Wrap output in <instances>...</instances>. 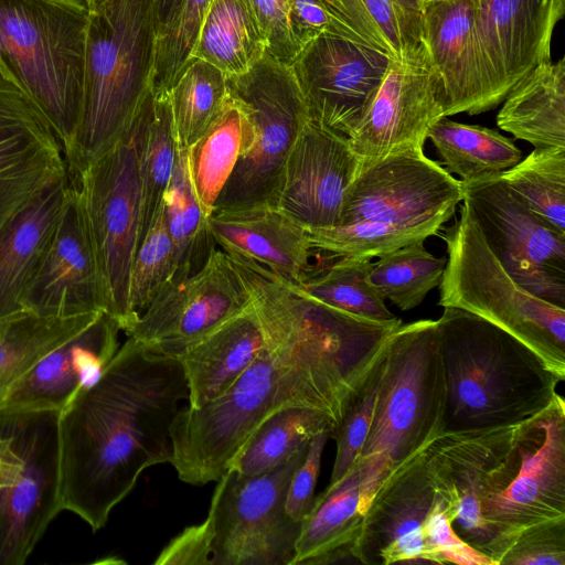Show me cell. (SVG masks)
Returning a JSON list of instances; mask_svg holds the SVG:
<instances>
[{
  "instance_id": "cell-44",
  "label": "cell",
  "mask_w": 565,
  "mask_h": 565,
  "mask_svg": "<svg viewBox=\"0 0 565 565\" xmlns=\"http://www.w3.org/2000/svg\"><path fill=\"white\" fill-rule=\"evenodd\" d=\"M212 0H184L178 17L158 33L152 92L167 95L185 67Z\"/></svg>"
},
{
  "instance_id": "cell-18",
  "label": "cell",
  "mask_w": 565,
  "mask_h": 565,
  "mask_svg": "<svg viewBox=\"0 0 565 565\" xmlns=\"http://www.w3.org/2000/svg\"><path fill=\"white\" fill-rule=\"evenodd\" d=\"M21 306L46 318L107 312V294L85 211L71 182L56 227L23 292Z\"/></svg>"
},
{
  "instance_id": "cell-56",
  "label": "cell",
  "mask_w": 565,
  "mask_h": 565,
  "mask_svg": "<svg viewBox=\"0 0 565 565\" xmlns=\"http://www.w3.org/2000/svg\"><path fill=\"white\" fill-rule=\"evenodd\" d=\"M420 1L423 2V1H427V0H420Z\"/></svg>"
},
{
  "instance_id": "cell-5",
  "label": "cell",
  "mask_w": 565,
  "mask_h": 565,
  "mask_svg": "<svg viewBox=\"0 0 565 565\" xmlns=\"http://www.w3.org/2000/svg\"><path fill=\"white\" fill-rule=\"evenodd\" d=\"M445 411L437 321L402 323L388 339L370 429L354 465L363 513L381 486L445 430Z\"/></svg>"
},
{
  "instance_id": "cell-11",
  "label": "cell",
  "mask_w": 565,
  "mask_h": 565,
  "mask_svg": "<svg viewBox=\"0 0 565 565\" xmlns=\"http://www.w3.org/2000/svg\"><path fill=\"white\" fill-rule=\"evenodd\" d=\"M300 447L276 469L244 476L230 469L214 490L211 565H289L301 522L285 511L290 480L303 461Z\"/></svg>"
},
{
  "instance_id": "cell-10",
  "label": "cell",
  "mask_w": 565,
  "mask_h": 565,
  "mask_svg": "<svg viewBox=\"0 0 565 565\" xmlns=\"http://www.w3.org/2000/svg\"><path fill=\"white\" fill-rule=\"evenodd\" d=\"M68 180L83 203L107 294V313L127 334L135 323L129 310V282L141 218L137 117L113 149Z\"/></svg>"
},
{
  "instance_id": "cell-13",
  "label": "cell",
  "mask_w": 565,
  "mask_h": 565,
  "mask_svg": "<svg viewBox=\"0 0 565 565\" xmlns=\"http://www.w3.org/2000/svg\"><path fill=\"white\" fill-rule=\"evenodd\" d=\"M60 412H6L0 420L24 458L19 481L0 491V565H22L53 519L60 499Z\"/></svg>"
},
{
  "instance_id": "cell-16",
  "label": "cell",
  "mask_w": 565,
  "mask_h": 565,
  "mask_svg": "<svg viewBox=\"0 0 565 565\" xmlns=\"http://www.w3.org/2000/svg\"><path fill=\"white\" fill-rule=\"evenodd\" d=\"M391 60L382 51L330 33L310 42L290 65L309 120L350 137L371 106Z\"/></svg>"
},
{
  "instance_id": "cell-30",
  "label": "cell",
  "mask_w": 565,
  "mask_h": 565,
  "mask_svg": "<svg viewBox=\"0 0 565 565\" xmlns=\"http://www.w3.org/2000/svg\"><path fill=\"white\" fill-rule=\"evenodd\" d=\"M360 494L355 467L335 484L327 486L301 522L289 565L331 564L353 558L351 550L363 521Z\"/></svg>"
},
{
  "instance_id": "cell-6",
  "label": "cell",
  "mask_w": 565,
  "mask_h": 565,
  "mask_svg": "<svg viewBox=\"0 0 565 565\" xmlns=\"http://www.w3.org/2000/svg\"><path fill=\"white\" fill-rule=\"evenodd\" d=\"M88 19L84 0H0V67L44 115L64 156L81 116Z\"/></svg>"
},
{
  "instance_id": "cell-41",
  "label": "cell",
  "mask_w": 565,
  "mask_h": 565,
  "mask_svg": "<svg viewBox=\"0 0 565 565\" xmlns=\"http://www.w3.org/2000/svg\"><path fill=\"white\" fill-rule=\"evenodd\" d=\"M450 216H438L418 224L358 221L348 225L308 230L312 249L339 257H380L386 253L436 235Z\"/></svg>"
},
{
  "instance_id": "cell-12",
  "label": "cell",
  "mask_w": 565,
  "mask_h": 565,
  "mask_svg": "<svg viewBox=\"0 0 565 565\" xmlns=\"http://www.w3.org/2000/svg\"><path fill=\"white\" fill-rule=\"evenodd\" d=\"M500 175L462 183V202L512 278L534 296L565 308V234L533 213Z\"/></svg>"
},
{
  "instance_id": "cell-54",
  "label": "cell",
  "mask_w": 565,
  "mask_h": 565,
  "mask_svg": "<svg viewBox=\"0 0 565 565\" xmlns=\"http://www.w3.org/2000/svg\"><path fill=\"white\" fill-rule=\"evenodd\" d=\"M184 0H153L158 33L168 26L178 17Z\"/></svg>"
},
{
  "instance_id": "cell-42",
  "label": "cell",
  "mask_w": 565,
  "mask_h": 565,
  "mask_svg": "<svg viewBox=\"0 0 565 565\" xmlns=\"http://www.w3.org/2000/svg\"><path fill=\"white\" fill-rule=\"evenodd\" d=\"M500 177L533 213L565 234V146L535 148Z\"/></svg>"
},
{
  "instance_id": "cell-21",
  "label": "cell",
  "mask_w": 565,
  "mask_h": 565,
  "mask_svg": "<svg viewBox=\"0 0 565 565\" xmlns=\"http://www.w3.org/2000/svg\"><path fill=\"white\" fill-rule=\"evenodd\" d=\"M359 166L348 137L308 120L286 159L275 209L306 231L338 226Z\"/></svg>"
},
{
  "instance_id": "cell-3",
  "label": "cell",
  "mask_w": 565,
  "mask_h": 565,
  "mask_svg": "<svg viewBox=\"0 0 565 565\" xmlns=\"http://www.w3.org/2000/svg\"><path fill=\"white\" fill-rule=\"evenodd\" d=\"M437 321L446 384L445 430L519 424L547 407L561 382L520 340L471 312Z\"/></svg>"
},
{
  "instance_id": "cell-39",
  "label": "cell",
  "mask_w": 565,
  "mask_h": 565,
  "mask_svg": "<svg viewBox=\"0 0 565 565\" xmlns=\"http://www.w3.org/2000/svg\"><path fill=\"white\" fill-rule=\"evenodd\" d=\"M167 95L177 148L186 150L225 107L226 75L211 63L193 58Z\"/></svg>"
},
{
  "instance_id": "cell-14",
  "label": "cell",
  "mask_w": 565,
  "mask_h": 565,
  "mask_svg": "<svg viewBox=\"0 0 565 565\" xmlns=\"http://www.w3.org/2000/svg\"><path fill=\"white\" fill-rule=\"evenodd\" d=\"M249 306L238 271L227 254L214 246L198 271L162 288L127 335L177 359Z\"/></svg>"
},
{
  "instance_id": "cell-20",
  "label": "cell",
  "mask_w": 565,
  "mask_h": 565,
  "mask_svg": "<svg viewBox=\"0 0 565 565\" xmlns=\"http://www.w3.org/2000/svg\"><path fill=\"white\" fill-rule=\"evenodd\" d=\"M515 425L444 430L422 452L430 481L452 515V527L489 557L493 535L481 514V497L491 469L508 450Z\"/></svg>"
},
{
  "instance_id": "cell-38",
  "label": "cell",
  "mask_w": 565,
  "mask_h": 565,
  "mask_svg": "<svg viewBox=\"0 0 565 565\" xmlns=\"http://www.w3.org/2000/svg\"><path fill=\"white\" fill-rule=\"evenodd\" d=\"M163 212L174 250V282L198 271L215 245L189 181L185 150L177 149L175 167L164 195ZM167 286V285H166Z\"/></svg>"
},
{
  "instance_id": "cell-45",
  "label": "cell",
  "mask_w": 565,
  "mask_h": 565,
  "mask_svg": "<svg viewBox=\"0 0 565 565\" xmlns=\"http://www.w3.org/2000/svg\"><path fill=\"white\" fill-rule=\"evenodd\" d=\"M173 269L174 250L162 209L139 245L131 268L129 310L135 322L169 284Z\"/></svg>"
},
{
  "instance_id": "cell-26",
  "label": "cell",
  "mask_w": 565,
  "mask_h": 565,
  "mask_svg": "<svg viewBox=\"0 0 565 565\" xmlns=\"http://www.w3.org/2000/svg\"><path fill=\"white\" fill-rule=\"evenodd\" d=\"M207 226L230 257L260 265L292 284L311 270L307 231L276 209L214 210Z\"/></svg>"
},
{
  "instance_id": "cell-48",
  "label": "cell",
  "mask_w": 565,
  "mask_h": 565,
  "mask_svg": "<svg viewBox=\"0 0 565 565\" xmlns=\"http://www.w3.org/2000/svg\"><path fill=\"white\" fill-rule=\"evenodd\" d=\"M565 565V521L521 533L500 565Z\"/></svg>"
},
{
  "instance_id": "cell-9",
  "label": "cell",
  "mask_w": 565,
  "mask_h": 565,
  "mask_svg": "<svg viewBox=\"0 0 565 565\" xmlns=\"http://www.w3.org/2000/svg\"><path fill=\"white\" fill-rule=\"evenodd\" d=\"M226 85L245 122L239 158L214 210L275 209L286 159L309 120L302 93L291 67L268 54L226 75Z\"/></svg>"
},
{
  "instance_id": "cell-4",
  "label": "cell",
  "mask_w": 565,
  "mask_h": 565,
  "mask_svg": "<svg viewBox=\"0 0 565 565\" xmlns=\"http://www.w3.org/2000/svg\"><path fill=\"white\" fill-rule=\"evenodd\" d=\"M158 30L153 0H107L89 10L81 116L65 156L70 179L130 130L152 90Z\"/></svg>"
},
{
  "instance_id": "cell-37",
  "label": "cell",
  "mask_w": 565,
  "mask_h": 565,
  "mask_svg": "<svg viewBox=\"0 0 565 565\" xmlns=\"http://www.w3.org/2000/svg\"><path fill=\"white\" fill-rule=\"evenodd\" d=\"M333 427L332 419L316 409L294 406L279 409L256 428L231 469L244 476L271 471L313 436Z\"/></svg>"
},
{
  "instance_id": "cell-40",
  "label": "cell",
  "mask_w": 565,
  "mask_h": 565,
  "mask_svg": "<svg viewBox=\"0 0 565 565\" xmlns=\"http://www.w3.org/2000/svg\"><path fill=\"white\" fill-rule=\"evenodd\" d=\"M371 258L343 256L327 268L312 269L299 284H294L308 296L333 308L376 321H392L395 317L386 307L385 298L370 280Z\"/></svg>"
},
{
  "instance_id": "cell-27",
  "label": "cell",
  "mask_w": 565,
  "mask_h": 565,
  "mask_svg": "<svg viewBox=\"0 0 565 565\" xmlns=\"http://www.w3.org/2000/svg\"><path fill=\"white\" fill-rule=\"evenodd\" d=\"M265 348L250 306L179 355L188 406L199 408L224 394Z\"/></svg>"
},
{
  "instance_id": "cell-17",
  "label": "cell",
  "mask_w": 565,
  "mask_h": 565,
  "mask_svg": "<svg viewBox=\"0 0 565 565\" xmlns=\"http://www.w3.org/2000/svg\"><path fill=\"white\" fill-rule=\"evenodd\" d=\"M66 173L51 125L0 67V237Z\"/></svg>"
},
{
  "instance_id": "cell-53",
  "label": "cell",
  "mask_w": 565,
  "mask_h": 565,
  "mask_svg": "<svg viewBox=\"0 0 565 565\" xmlns=\"http://www.w3.org/2000/svg\"><path fill=\"white\" fill-rule=\"evenodd\" d=\"M24 470V458L0 420V491L13 487Z\"/></svg>"
},
{
  "instance_id": "cell-1",
  "label": "cell",
  "mask_w": 565,
  "mask_h": 565,
  "mask_svg": "<svg viewBox=\"0 0 565 565\" xmlns=\"http://www.w3.org/2000/svg\"><path fill=\"white\" fill-rule=\"evenodd\" d=\"M184 399L179 360L128 337L58 413L62 510L100 530L145 469L171 462L170 429Z\"/></svg>"
},
{
  "instance_id": "cell-24",
  "label": "cell",
  "mask_w": 565,
  "mask_h": 565,
  "mask_svg": "<svg viewBox=\"0 0 565 565\" xmlns=\"http://www.w3.org/2000/svg\"><path fill=\"white\" fill-rule=\"evenodd\" d=\"M120 326L100 312L84 330L52 350L0 399V411L64 409L76 393L93 384L118 350Z\"/></svg>"
},
{
  "instance_id": "cell-8",
  "label": "cell",
  "mask_w": 565,
  "mask_h": 565,
  "mask_svg": "<svg viewBox=\"0 0 565 565\" xmlns=\"http://www.w3.org/2000/svg\"><path fill=\"white\" fill-rule=\"evenodd\" d=\"M481 514L493 535L489 557L494 565H500L521 533L565 521V403L561 395L516 424L508 450L486 480Z\"/></svg>"
},
{
  "instance_id": "cell-2",
  "label": "cell",
  "mask_w": 565,
  "mask_h": 565,
  "mask_svg": "<svg viewBox=\"0 0 565 565\" xmlns=\"http://www.w3.org/2000/svg\"><path fill=\"white\" fill-rule=\"evenodd\" d=\"M290 406L316 409L332 419L310 359L294 347L265 341L264 350L224 394L199 408L180 407L170 429V463L183 482H217L256 428Z\"/></svg>"
},
{
  "instance_id": "cell-34",
  "label": "cell",
  "mask_w": 565,
  "mask_h": 565,
  "mask_svg": "<svg viewBox=\"0 0 565 565\" xmlns=\"http://www.w3.org/2000/svg\"><path fill=\"white\" fill-rule=\"evenodd\" d=\"M99 313L46 318L21 309L0 317V399L42 358L84 330Z\"/></svg>"
},
{
  "instance_id": "cell-32",
  "label": "cell",
  "mask_w": 565,
  "mask_h": 565,
  "mask_svg": "<svg viewBox=\"0 0 565 565\" xmlns=\"http://www.w3.org/2000/svg\"><path fill=\"white\" fill-rule=\"evenodd\" d=\"M267 43L252 0H212L192 51L225 75L249 70L266 54Z\"/></svg>"
},
{
  "instance_id": "cell-49",
  "label": "cell",
  "mask_w": 565,
  "mask_h": 565,
  "mask_svg": "<svg viewBox=\"0 0 565 565\" xmlns=\"http://www.w3.org/2000/svg\"><path fill=\"white\" fill-rule=\"evenodd\" d=\"M287 21L292 41L300 52L318 36L330 33L363 43L337 21L319 0H287Z\"/></svg>"
},
{
  "instance_id": "cell-35",
  "label": "cell",
  "mask_w": 565,
  "mask_h": 565,
  "mask_svg": "<svg viewBox=\"0 0 565 565\" xmlns=\"http://www.w3.org/2000/svg\"><path fill=\"white\" fill-rule=\"evenodd\" d=\"M445 169L461 183L499 175L522 160V151L499 131L440 118L428 131Z\"/></svg>"
},
{
  "instance_id": "cell-23",
  "label": "cell",
  "mask_w": 565,
  "mask_h": 565,
  "mask_svg": "<svg viewBox=\"0 0 565 565\" xmlns=\"http://www.w3.org/2000/svg\"><path fill=\"white\" fill-rule=\"evenodd\" d=\"M437 498L420 454L373 495L352 557L365 565L426 563L425 525Z\"/></svg>"
},
{
  "instance_id": "cell-50",
  "label": "cell",
  "mask_w": 565,
  "mask_h": 565,
  "mask_svg": "<svg viewBox=\"0 0 565 565\" xmlns=\"http://www.w3.org/2000/svg\"><path fill=\"white\" fill-rule=\"evenodd\" d=\"M329 435L330 430H324L311 438L306 457L290 480L285 511L292 521L302 522L313 505L321 458Z\"/></svg>"
},
{
  "instance_id": "cell-33",
  "label": "cell",
  "mask_w": 565,
  "mask_h": 565,
  "mask_svg": "<svg viewBox=\"0 0 565 565\" xmlns=\"http://www.w3.org/2000/svg\"><path fill=\"white\" fill-rule=\"evenodd\" d=\"M137 136L141 180L139 247L163 209L175 167L178 148L168 95L150 92L137 116Z\"/></svg>"
},
{
  "instance_id": "cell-29",
  "label": "cell",
  "mask_w": 565,
  "mask_h": 565,
  "mask_svg": "<svg viewBox=\"0 0 565 565\" xmlns=\"http://www.w3.org/2000/svg\"><path fill=\"white\" fill-rule=\"evenodd\" d=\"M497 115L500 129L535 148L565 146V60L544 61L516 82Z\"/></svg>"
},
{
  "instance_id": "cell-25",
  "label": "cell",
  "mask_w": 565,
  "mask_h": 565,
  "mask_svg": "<svg viewBox=\"0 0 565 565\" xmlns=\"http://www.w3.org/2000/svg\"><path fill=\"white\" fill-rule=\"evenodd\" d=\"M565 0H476L483 54L501 102L535 66L551 60V38Z\"/></svg>"
},
{
  "instance_id": "cell-55",
  "label": "cell",
  "mask_w": 565,
  "mask_h": 565,
  "mask_svg": "<svg viewBox=\"0 0 565 565\" xmlns=\"http://www.w3.org/2000/svg\"><path fill=\"white\" fill-rule=\"evenodd\" d=\"M89 10H96L107 0H84Z\"/></svg>"
},
{
  "instance_id": "cell-47",
  "label": "cell",
  "mask_w": 565,
  "mask_h": 565,
  "mask_svg": "<svg viewBox=\"0 0 565 565\" xmlns=\"http://www.w3.org/2000/svg\"><path fill=\"white\" fill-rule=\"evenodd\" d=\"M425 559L429 564L494 565L456 533L452 515L439 497L425 525Z\"/></svg>"
},
{
  "instance_id": "cell-22",
  "label": "cell",
  "mask_w": 565,
  "mask_h": 565,
  "mask_svg": "<svg viewBox=\"0 0 565 565\" xmlns=\"http://www.w3.org/2000/svg\"><path fill=\"white\" fill-rule=\"evenodd\" d=\"M424 45L445 94V116L478 115L502 102L483 54L476 23V0L422 2Z\"/></svg>"
},
{
  "instance_id": "cell-46",
  "label": "cell",
  "mask_w": 565,
  "mask_h": 565,
  "mask_svg": "<svg viewBox=\"0 0 565 565\" xmlns=\"http://www.w3.org/2000/svg\"><path fill=\"white\" fill-rule=\"evenodd\" d=\"M383 358L384 354L352 398L341 420L330 431L329 438L335 440L337 451L328 486L344 478L360 456L373 416Z\"/></svg>"
},
{
  "instance_id": "cell-7",
  "label": "cell",
  "mask_w": 565,
  "mask_h": 565,
  "mask_svg": "<svg viewBox=\"0 0 565 565\" xmlns=\"http://www.w3.org/2000/svg\"><path fill=\"white\" fill-rule=\"evenodd\" d=\"M447 263L439 284L441 307L471 312L530 348L561 381L565 380V308L521 287L487 245L468 207L441 227Z\"/></svg>"
},
{
  "instance_id": "cell-19",
  "label": "cell",
  "mask_w": 565,
  "mask_h": 565,
  "mask_svg": "<svg viewBox=\"0 0 565 565\" xmlns=\"http://www.w3.org/2000/svg\"><path fill=\"white\" fill-rule=\"evenodd\" d=\"M443 117L444 88L427 56L391 60L371 106L348 139L360 161L424 150L429 129Z\"/></svg>"
},
{
  "instance_id": "cell-28",
  "label": "cell",
  "mask_w": 565,
  "mask_h": 565,
  "mask_svg": "<svg viewBox=\"0 0 565 565\" xmlns=\"http://www.w3.org/2000/svg\"><path fill=\"white\" fill-rule=\"evenodd\" d=\"M70 191L67 173L0 237V317L23 309L21 299L50 243Z\"/></svg>"
},
{
  "instance_id": "cell-43",
  "label": "cell",
  "mask_w": 565,
  "mask_h": 565,
  "mask_svg": "<svg viewBox=\"0 0 565 565\" xmlns=\"http://www.w3.org/2000/svg\"><path fill=\"white\" fill-rule=\"evenodd\" d=\"M417 241L379 257L372 263L370 280L393 305L403 311L419 306L427 294L439 286L447 257H436Z\"/></svg>"
},
{
  "instance_id": "cell-31",
  "label": "cell",
  "mask_w": 565,
  "mask_h": 565,
  "mask_svg": "<svg viewBox=\"0 0 565 565\" xmlns=\"http://www.w3.org/2000/svg\"><path fill=\"white\" fill-rule=\"evenodd\" d=\"M366 45L406 62L427 56L420 0H319Z\"/></svg>"
},
{
  "instance_id": "cell-51",
  "label": "cell",
  "mask_w": 565,
  "mask_h": 565,
  "mask_svg": "<svg viewBox=\"0 0 565 565\" xmlns=\"http://www.w3.org/2000/svg\"><path fill=\"white\" fill-rule=\"evenodd\" d=\"M266 39V54L290 66L299 54L287 21V0H252Z\"/></svg>"
},
{
  "instance_id": "cell-36",
  "label": "cell",
  "mask_w": 565,
  "mask_h": 565,
  "mask_svg": "<svg viewBox=\"0 0 565 565\" xmlns=\"http://www.w3.org/2000/svg\"><path fill=\"white\" fill-rule=\"evenodd\" d=\"M244 122V114L228 96L222 113L185 150L192 192L206 218L239 158Z\"/></svg>"
},
{
  "instance_id": "cell-15",
  "label": "cell",
  "mask_w": 565,
  "mask_h": 565,
  "mask_svg": "<svg viewBox=\"0 0 565 565\" xmlns=\"http://www.w3.org/2000/svg\"><path fill=\"white\" fill-rule=\"evenodd\" d=\"M462 183L424 150H401L360 161L348 186L338 226L358 221L418 224L452 217L462 201ZM337 227V226H335Z\"/></svg>"
},
{
  "instance_id": "cell-52",
  "label": "cell",
  "mask_w": 565,
  "mask_h": 565,
  "mask_svg": "<svg viewBox=\"0 0 565 565\" xmlns=\"http://www.w3.org/2000/svg\"><path fill=\"white\" fill-rule=\"evenodd\" d=\"M212 521L210 515L200 524L184 529L161 551L156 565H211Z\"/></svg>"
}]
</instances>
